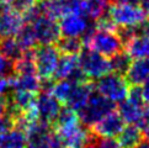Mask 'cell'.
<instances>
[{"mask_svg":"<svg viewBox=\"0 0 149 148\" xmlns=\"http://www.w3.org/2000/svg\"><path fill=\"white\" fill-rule=\"evenodd\" d=\"M94 90L107 98L112 103H121L128 96L130 84L125 77L115 73H109L96 80H93Z\"/></svg>","mask_w":149,"mask_h":148,"instance_id":"6da1fadb","label":"cell"},{"mask_svg":"<svg viewBox=\"0 0 149 148\" xmlns=\"http://www.w3.org/2000/svg\"><path fill=\"white\" fill-rule=\"evenodd\" d=\"M115 109H116L115 103H112L107 98L102 96L101 94L94 90L86 104L78 111V115L81 124L90 128L96 122H99L102 117H105L107 114L115 111Z\"/></svg>","mask_w":149,"mask_h":148,"instance_id":"7a4b0ae2","label":"cell"},{"mask_svg":"<svg viewBox=\"0 0 149 148\" xmlns=\"http://www.w3.org/2000/svg\"><path fill=\"white\" fill-rule=\"evenodd\" d=\"M78 61L84 75L91 82L111 73L109 58L89 47H83L80 53L78 54Z\"/></svg>","mask_w":149,"mask_h":148,"instance_id":"3957f363","label":"cell"},{"mask_svg":"<svg viewBox=\"0 0 149 148\" xmlns=\"http://www.w3.org/2000/svg\"><path fill=\"white\" fill-rule=\"evenodd\" d=\"M83 43L85 47H89L105 57H112L123 48V42L120 35L115 31L95 30L94 34L88 37Z\"/></svg>","mask_w":149,"mask_h":148,"instance_id":"277c9868","label":"cell"},{"mask_svg":"<svg viewBox=\"0 0 149 148\" xmlns=\"http://www.w3.org/2000/svg\"><path fill=\"white\" fill-rule=\"evenodd\" d=\"M146 110L147 105L143 100L141 87L132 85V88H130L128 96L118 104V114L122 116L125 122L138 126L146 114Z\"/></svg>","mask_w":149,"mask_h":148,"instance_id":"5b68a950","label":"cell"},{"mask_svg":"<svg viewBox=\"0 0 149 148\" xmlns=\"http://www.w3.org/2000/svg\"><path fill=\"white\" fill-rule=\"evenodd\" d=\"M61 52L56 45H40L33 48L36 72L41 79H53Z\"/></svg>","mask_w":149,"mask_h":148,"instance_id":"8992f818","label":"cell"},{"mask_svg":"<svg viewBox=\"0 0 149 148\" xmlns=\"http://www.w3.org/2000/svg\"><path fill=\"white\" fill-rule=\"evenodd\" d=\"M59 20L61 21L58 24H59L62 36L79 37L83 42L91 36L94 31L96 30L95 21L88 20L86 16L80 14H67Z\"/></svg>","mask_w":149,"mask_h":148,"instance_id":"52a82bcc","label":"cell"},{"mask_svg":"<svg viewBox=\"0 0 149 148\" xmlns=\"http://www.w3.org/2000/svg\"><path fill=\"white\" fill-rule=\"evenodd\" d=\"M107 15L117 27H133L147 19V13L137 4H112Z\"/></svg>","mask_w":149,"mask_h":148,"instance_id":"ba28073f","label":"cell"},{"mask_svg":"<svg viewBox=\"0 0 149 148\" xmlns=\"http://www.w3.org/2000/svg\"><path fill=\"white\" fill-rule=\"evenodd\" d=\"M31 25H32L36 36V41L40 45H56L62 36L59 24L57 22V20L47 16L45 14L41 15Z\"/></svg>","mask_w":149,"mask_h":148,"instance_id":"9c48e42d","label":"cell"},{"mask_svg":"<svg viewBox=\"0 0 149 148\" xmlns=\"http://www.w3.org/2000/svg\"><path fill=\"white\" fill-rule=\"evenodd\" d=\"M27 142L25 148H52L54 140V131L49 124L37 120L26 131Z\"/></svg>","mask_w":149,"mask_h":148,"instance_id":"30bf717a","label":"cell"},{"mask_svg":"<svg viewBox=\"0 0 149 148\" xmlns=\"http://www.w3.org/2000/svg\"><path fill=\"white\" fill-rule=\"evenodd\" d=\"M53 79H54V80L70 79L73 82L89 80V79H86V77L84 75L80 67H79L78 56H75V54H61Z\"/></svg>","mask_w":149,"mask_h":148,"instance_id":"8fae6325","label":"cell"},{"mask_svg":"<svg viewBox=\"0 0 149 148\" xmlns=\"http://www.w3.org/2000/svg\"><path fill=\"white\" fill-rule=\"evenodd\" d=\"M35 105L40 120L49 124L51 126L62 109V104L56 99L54 95L48 91H40L37 94Z\"/></svg>","mask_w":149,"mask_h":148,"instance_id":"7c38bea8","label":"cell"},{"mask_svg":"<svg viewBox=\"0 0 149 148\" xmlns=\"http://www.w3.org/2000/svg\"><path fill=\"white\" fill-rule=\"evenodd\" d=\"M89 131V127L79 122L68 128L56 131L54 133L65 148H85Z\"/></svg>","mask_w":149,"mask_h":148,"instance_id":"4fadbf2b","label":"cell"},{"mask_svg":"<svg viewBox=\"0 0 149 148\" xmlns=\"http://www.w3.org/2000/svg\"><path fill=\"white\" fill-rule=\"evenodd\" d=\"M126 126L125 120L118 114V111H112L101 119L99 122H96L94 126L90 127L93 132L101 137H109V138H116L121 133Z\"/></svg>","mask_w":149,"mask_h":148,"instance_id":"5bb4252c","label":"cell"},{"mask_svg":"<svg viewBox=\"0 0 149 148\" xmlns=\"http://www.w3.org/2000/svg\"><path fill=\"white\" fill-rule=\"evenodd\" d=\"M24 24L22 15L13 10L8 3L0 5V37L16 36Z\"/></svg>","mask_w":149,"mask_h":148,"instance_id":"9a60e30c","label":"cell"},{"mask_svg":"<svg viewBox=\"0 0 149 148\" xmlns=\"http://www.w3.org/2000/svg\"><path fill=\"white\" fill-rule=\"evenodd\" d=\"M94 91V87H93V82L91 80H84V82H78L75 85H74V89L70 94V96L67 100L65 106L73 109L74 111L80 110L86 101L89 100L90 95Z\"/></svg>","mask_w":149,"mask_h":148,"instance_id":"2e32d148","label":"cell"},{"mask_svg":"<svg viewBox=\"0 0 149 148\" xmlns=\"http://www.w3.org/2000/svg\"><path fill=\"white\" fill-rule=\"evenodd\" d=\"M9 79L11 90L29 91L33 94H38L41 90V78L38 74H14Z\"/></svg>","mask_w":149,"mask_h":148,"instance_id":"e0dca14e","label":"cell"},{"mask_svg":"<svg viewBox=\"0 0 149 148\" xmlns=\"http://www.w3.org/2000/svg\"><path fill=\"white\" fill-rule=\"evenodd\" d=\"M126 80L130 85H142L149 80V58L134 59V62H132L126 74Z\"/></svg>","mask_w":149,"mask_h":148,"instance_id":"ac0fdd59","label":"cell"},{"mask_svg":"<svg viewBox=\"0 0 149 148\" xmlns=\"http://www.w3.org/2000/svg\"><path fill=\"white\" fill-rule=\"evenodd\" d=\"M123 47L132 59L149 58V37L133 36L132 38L125 42Z\"/></svg>","mask_w":149,"mask_h":148,"instance_id":"d6986e66","label":"cell"},{"mask_svg":"<svg viewBox=\"0 0 149 148\" xmlns=\"http://www.w3.org/2000/svg\"><path fill=\"white\" fill-rule=\"evenodd\" d=\"M116 138L122 148H134L143 141V133L137 125L128 124Z\"/></svg>","mask_w":149,"mask_h":148,"instance_id":"ffe728a7","label":"cell"},{"mask_svg":"<svg viewBox=\"0 0 149 148\" xmlns=\"http://www.w3.org/2000/svg\"><path fill=\"white\" fill-rule=\"evenodd\" d=\"M27 142L26 133L17 127L0 133V148H25Z\"/></svg>","mask_w":149,"mask_h":148,"instance_id":"44dd1931","label":"cell"},{"mask_svg":"<svg viewBox=\"0 0 149 148\" xmlns=\"http://www.w3.org/2000/svg\"><path fill=\"white\" fill-rule=\"evenodd\" d=\"M24 50L20 46L15 36L11 37H0V54L9 62H16L24 54Z\"/></svg>","mask_w":149,"mask_h":148,"instance_id":"7402d4cb","label":"cell"},{"mask_svg":"<svg viewBox=\"0 0 149 148\" xmlns=\"http://www.w3.org/2000/svg\"><path fill=\"white\" fill-rule=\"evenodd\" d=\"M132 58L128 56V53L125 51H121L118 53L113 54L112 57H110V67L111 72L118 75L126 77L127 72H128L130 67L132 64Z\"/></svg>","mask_w":149,"mask_h":148,"instance_id":"603a6c76","label":"cell"},{"mask_svg":"<svg viewBox=\"0 0 149 148\" xmlns=\"http://www.w3.org/2000/svg\"><path fill=\"white\" fill-rule=\"evenodd\" d=\"M85 1V16L89 20L96 21L107 13L110 0H84Z\"/></svg>","mask_w":149,"mask_h":148,"instance_id":"cb8c5ba5","label":"cell"},{"mask_svg":"<svg viewBox=\"0 0 149 148\" xmlns=\"http://www.w3.org/2000/svg\"><path fill=\"white\" fill-rule=\"evenodd\" d=\"M57 48L61 52V54H75L78 56L83 50V41L79 37H64L61 36V38L57 41Z\"/></svg>","mask_w":149,"mask_h":148,"instance_id":"d4e9b609","label":"cell"},{"mask_svg":"<svg viewBox=\"0 0 149 148\" xmlns=\"http://www.w3.org/2000/svg\"><path fill=\"white\" fill-rule=\"evenodd\" d=\"M78 82H73L70 79H62V80H56L54 85L52 89V94L56 96V99L61 104L65 105L67 100L70 96V94Z\"/></svg>","mask_w":149,"mask_h":148,"instance_id":"484cf974","label":"cell"},{"mask_svg":"<svg viewBox=\"0 0 149 148\" xmlns=\"http://www.w3.org/2000/svg\"><path fill=\"white\" fill-rule=\"evenodd\" d=\"M15 38L17 40V42L20 43V46L22 47L24 51L32 50L37 45L36 36H35L32 25L31 24H24V26L20 29V31L16 34V36H15Z\"/></svg>","mask_w":149,"mask_h":148,"instance_id":"4316f807","label":"cell"},{"mask_svg":"<svg viewBox=\"0 0 149 148\" xmlns=\"http://www.w3.org/2000/svg\"><path fill=\"white\" fill-rule=\"evenodd\" d=\"M85 148H122V147L117 142V140L109 138V137H101L90 130Z\"/></svg>","mask_w":149,"mask_h":148,"instance_id":"83f0119b","label":"cell"},{"mask_svg":"<svg viewBox=\"0 0 149 148\" xmlns=\"http://www.w3.org/2000/svg\"><path fill=\"white\" fill-rule=\"evenodd\" d=\"M37 1H38V0H8L6 3L13 10H15V11H17L22 15L24 13L27 11L29 9L32 8L35 4H37Z\"/></svg>","mask_w":149,"mask_h":148,"instance_id":"f1b7e54d","label":"cell"},{"mask_svg":"<svg viewBox=\"0 0 149 148\" xmlns=\"http://www.w3.org/2000/svg\"><path fill=\"white\" fill-rule=\"evenodd\" d=\"M0 75H4V77H8V78L14 75L13 63L6 61L1 54H0Z\"/></svg>","mask_w":149,"mask_h":148,"instance_id":"f546056e","label":"cell"},{"mask_svg":"<svg viewBox=\"0 0 149 148\" xmlns=\"http://www.w3.org/2000/svg\"><path fill=\"white\" fill-rule=\"evenodd\" d=\"M11 127H14V121L13 119L10 117L9 115H3L0 116V133H3V132L10 130Z\"/></svg>","mask_w":149,"mask_h":148,"instance_id":"4dcf8cb0","label":"cell"},{"mask_svg":"<svg viewBox=\"0 0 149 148\" xmlns=\"http://www.w3.org/2000/svg\"><path fill=\"white\" fill-rule=\"evenodd\" d=\"M10 89V79L8 77L0 75V96L5 95L8 90Z\"/></svg>","mask_w":149,"mask_h":148,"instance_id":"1f68e13d","label":"cell"},{"mask_svg":"<svg viewBox=\"0 0 149 148\" xmlns=\"http://www.w3.org/2000/svg\"><path fill=\"white\" fill-rule=\"evenodd\" d=\"M141 90H142V96H143V100H144L146 105L149 108V80H147L144 84H142Z\"/></svg>","mask_w":149,"mask_h":148,"instance_id":"d6a6232c","label":"cell"},{"mask_svg":"<svg viewBox=\"0 0 149 148\" xmlns=\"http://www.w3.org/2000/svg\"><path fill=\"white\" fill-rule=\"evenodd\" d=\"M6 109H8L6 95H1V96H0V116H3V115L6 114Z\"/></svg>","mask_w":149,"mask_h":148,"instance_id":"836d02e7","label":"cell"},{"mask_svg":"<svg viewBox=\"0 0 149 148\" xmlns=\"http://www.w3.org/2000/svg\"><path fill=\"white\" fill-rule=\"evenodd\" d=\"M138 4H139V6L144 10L147 14H149V0H139Z\"/></svg>","mask_w":149,"mask_h":148,"instance_id":"e575fe53","label":"cell"},{"mask_svg":"<svg viewBox=\"0 0 149 148\" xmlns=\"http://www.w3.org/2000/svg\"><path fill=\"white\" fill-rule=\"evenodd\" d=\"M113 4H138L139 0H110Z\"/></svg>","mask_w":149,"mask_h":148,"instance_id":"d590c367","label":"cell"},{"mask_svg":"<svg viewBox=\"0 0 149 148\" xmlns=\"http://www.w3.org/2000/svg\"><path fill=\"white\" fill-rule=\"evenodd\" d=\"M52 148H65L64 146L62 145V142L58 140V137L56 136L54 133V140H53V145H52Z\"/></svg>","mask_w":149,"mask_h":148,"instance_id":"8d00e7d4","label":"cell"},{"mask_svg":"<svg viewBox=\"0 0 149 148\" xmlns=\"http://www.w3.org/2000/svg\"><path fill=\"white\" fill-rule=\"evenodd\" d=\"M134 148H149V142L148 141H142L139 145L136 146Z\"/></svg>","mask_w":149,"mask_h":148,"instance_id":"74e56055","label":"cell"},{"mask_svg":"<svg viewBox=\"0 0 149 148\" xmlns=\"http://www.w3.org/2000/svg\"><path fill=\"white\" fill-rule=\"evenodd\" d=\"M8 1V0H0V5H3V4H5V3H6Z\"/></svg>","mask_w":149,"mask_h":148,"instance_id":"f35d334b","label":"cell"}]
</instances>
